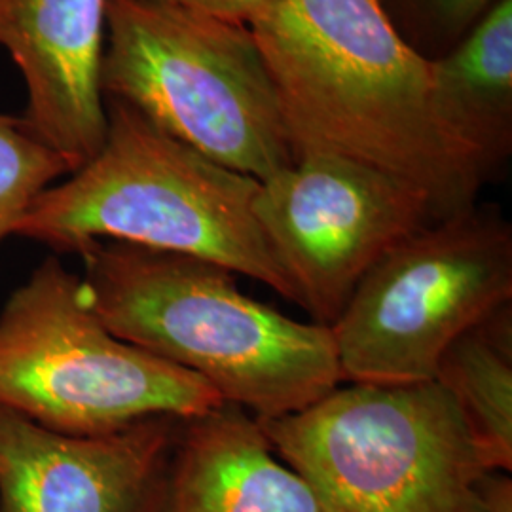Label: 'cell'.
Here are the masks:
<instances>
[{"label":"cell","mask_w":512,"mask_h":512,"mask_svg":"<svg viewBox=\"0 0 512 512\" xmlns=\"http://www.w3.org/2000/svg\"><path fill=\"white\" fill-rule=\"evenodd\" d=\"M429 105L450 143L490 183L512 154V0H499L427 59Z\"/></svg>","instance_id":"7c38bea8"},{"label":"cell","mask_w":512,"mask_h":512,"mask_svg":"<svg viewBox=\"0 0 512 512\" xmlns=\"http://www.w3.org/2000/svg\"><path fill=\"white\" fill-rule=\"evenodd\" d=\"M101 82L105 101L258 183L294 162L274 80L247 23L109 0Z\"/></svg>","instance_id":"277c9868"},{"label":"cell","mask_w":512,"mask_h":512,"mask_svg":"<svg viewBox=\"0 0 512 512\" xmlns=\"http://www.w3.org/2000/svg\"><path fill=\"white\" fill-rule=\"evenodd\" d=\"M399 35L425 59L448 52L499 0H378Z\"/></svg>","instance_id":"9a60e30c"},{"label":"cell","mask_w":512,"mask_h":512,"mask_svg":"<svg viewBox=\"0 0 512 512\" xmlns=\"http://www.w3.org/2000/svg\"><path fill=\"white\" fill-rule=\"evenodd\" d=\"M258 423L321 512H490L482 480L492 469L437 382L338 385Z\"/></svg>","instance_id":"5b68a950"},{"label":"cell","mask_w":512,"mask_h":512,"mask_svg":"<svg viewBox=\"0 0 512 512\" xmlns=\"http://www.w3.org/2000/svg\"><path fill=\"white\" fill-rule=\"evenodd\" d=\"M0 404L57 433L92 437L224 404L200 376L114 336L82 279L46 258L0 310Z\"/></svg>","instance_id":"8992f818"},{"label":"cell","mask_w":512,"mask_h":512,"mask_svg":"<svg viewBox=\"0 0 512 512\" xmlns=\"http://www.w3.org/2000/svg\"><path fill=\"white\" fill-rule=\"evenodd\" d=\"M107 116L103 147L38 196L16 236L55 253L82 255L110 241L194 256L300 306L256 222L258 181L205 158L122 103L107 101Z\"/></svg>","instance_id":"3957f363"},{"label":"cell","mask_w":512,"mask_h":512,"mask_svg":"<svg viewBox=\"0 0 512 512\" xmlns=\"http://www.w3.org/2000/svg\"><path fill=\"white\" fill-rule=\"evenodd\" d=\"M78 256L86 300L114 336L200 376L256 420L304 410L344 382L330 327L247 296L219 264L110 241Z\"/></svg>","instance_id":"7a4b0ae2"},{"label":"cell","mask_w":512,"mask_h":512,"mask_svg":"<svg viewBox=\"0 0 512 512\" xmlns=\"http://www.w3.org/2000/svg\"><path fill=\"white\" fill-rule=\"evenodd\" d=\"M512 304V226L494 205L463 209L391 247L330 325L344 382H433L463 332Z\"/></svg>","instance_id":"52a82bcc"},{"label":"cell","mask_w":512,"mask_h":512,"mask_svg":"<svg viewBox=\"0 0 512 512\" xmlns=\"http://www.w3.org/2000/svg\"><path fill=\"white\" fill-rule=\"evenodd\" d=\"M160 512H321L255 416L236 404L184 420Z\"/></svg>","instance_id":"8fae6325"},{"label":"cell","mask_w":512,"mask_h":512,"mask_svg":"<svg viewBox=\"0 0 512 512\" xmlns=\"http://www.w3.org/2000/svg\"><path fill=\"white\" fill-rule=\"evenodd\" d=\"M109 0H0V46L18 65L25 124L74 173L103 147Z\"/></svg>","instance_id":"30bf717a"},{"label":"cell","mask_w":512,"mask_h":512,"mask_svg":"<svg viewBox=\"0 0 512 512\" xmlns=\"http://www.w3.org/2000/svg\"><path fill=\"white\" fill-rule=\"evenodd\" d=\"M482 499L490 512H512V480L509 473L490 471L484 476Z\"/></svg>","instance_id":"e0dca14e"},{"label":"cell","mask_w":512,"mask_h":512,"mask_svg":"<svg viewBox=\"0 0 512 512\" xmlns=\"http://www.w3.org/2000/svg\"><path fill=\"white\" fill-rule=\"evenodd\" d=\"M298 152H332L414 186L446 219L486 186L439 128L427 59L378 0H270L251 23Z\"/></svg>","instance_id":"6da1fadb"},{"label":"cell","mask_w":512,"mask_h":512,"mask_svg":"<svg viewBox=\"0 0 512 512\" xmlns=\"http://www.w3.org/2000/svg\"><path fill=\"white\" fill-rule=\"evenodd\" d=\"M67 175V164L23 118L0 114V243L16 236L38 196Z\"/></svg>","instance_id":"5bb4252c"},{"label":"cell","mask_w":512,"mask_h":512,"mask_svg":"<svg viewBox=\"0 0 512 512\" xmlns=\"http://www.w3.org/2000/svg\"><path fill=\"white\" fill-rule=\"evenodd\" d=\"M458 406L484 465L512 471V304L463 332L435 380Z\"/></svg>","instance_id":"4fadbf2b"},{"label":"cell","mask_w":512,"mask_h":512,"mask_svg":"<svg viewBox=\"0 0 512 512\" xmlns=\"http://www.w3.org/2000/svg\"><path fill=\"white\" fill-rule=\"evenodd\" d=\"M256 222L293 281L300 308L330 327L363 275L437 215L414 186L332 152H298L260 181Z\"/></svg>","instance_id":"ba28073f"},{"label":"cell","mask_w":512,"mask_h":512,"mask_svg":"<svg viewBox=\"0 0 512 512\" xmlns=\"http://www.w3.org/2000/svg\"><path fill=\"white\" fill-rule=\"evenodd\" d=\"M158 6L209 14L217 18L251 23L270 0H145Z\"/></svg>","instance_id":"2e32d148"},{"label":"cell","mask_w":512,"mask_h":512,"mask_svg":"<svg viewBox=\"0 0 512 512\" xmlns=\"http://www.w3.org/2000/svg\"><path fill=\"white\" fill-rule=\"evenodd\" d=\"M183 421L76 437L0 404V512H160Z\"/></svg>","instance_id":"9c48e42d"}]
</instances>
